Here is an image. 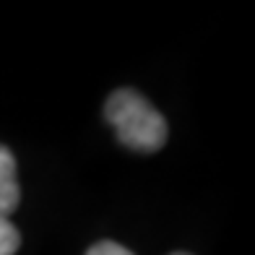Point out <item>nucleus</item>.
Masks as SVG:
<instances>
[{"mask_svg": "<svg viewBox=\"0 0 255 255\" xmlns=\"http://www.w3.org/2000/svg\"><path fill=\"white\" fill-rule=\"evenodd\" d=\"M21 203V188L16 180L0 182V219H8Z\"/></svg>", "mask_w": 255, "mask_h": 255, "instance_id": "nucleus-2", "label": "nucleus"}, {"mask_svg": "<svg viewBox=\"0 0 255 255\" xmlns=\"http://www.w3.org/2000/svg\"><path fill=\"white\" fill-rule=\"evenodd\" d=\"M104 118L115 128L118 141L130 151L156 154L167 143V135H169L167 120L135 89L115 91L104 104Z\"/></svg>", "mask_w": 255, "mask_h": 255, "instance_id": "nucleus-1", "label": "nucleus"}, {"mask_svg": "<svg viewBox=\"0 0 255 255\" xmlns=\"http://www.w3.org/2000/svg\"><path fill=\"white\" fill-rule=\"evenodd\" d=\"M86 255H133V253L123 245H118V242H112V240H102L97 245H91L86 250Z\"/></svg>", "mask_w": 255, "mask_h": 255, "instance_id": "nucleus-5", "label": "nucleus"}, {"mask_svg": "<svg viewBox=\"0 0 255 255\" xmlns=\"http://www.w3.org/2000/svg\"><path fill=\"white\" fill-rule=\"evenodd\" d=\"M16 180V156L8 146L0 143V182Z\"/></svg>", "mask_w": 255, "mask_h": 255, "instance_id": "nucleus-4", "label": "nucleus"}, {"mask_svg": "<svg viewBox=\"0 0 255 255\" xmlns=\"http://www.w3.org/2000/svg\"><path fill=\"white\" fill-rule=\"evenodd\" d=\"M21 248V235L10 224V219H0V255H16Z\"/></svg>", "mask_w": 255, "mask_h": 255, "instance_id": "nucleus-3", "label": "nucleus"}, {"mask_svg": "<svg viewBox=\"0 0 255 255\" xmlns=\"http://www.w3.org/2000/svg\"><path fill=\"white\" fill-rule=\"evenodd\" d=\"M172 255H190V253H172Z\"/></svg>", "mask_w": 255, "mask_h": 255, "instance_id": "nucleus-6", "label": "nucleus"}]
</instances>
